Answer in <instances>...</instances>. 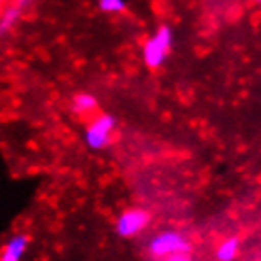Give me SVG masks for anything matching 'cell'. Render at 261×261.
I'll list each match as a JSON object with an SVG mask.
<instances>
[{
  "label": "cell",
  "mask_w": 261,
  "mask_h": 261,
  "mask_svg": "<svg viewBox=\"0 0 261 261\" xmlns=\"http://www.w3.org/2000/svg\"><path fill=\"white\" fill-rule=\"evenodd\" d=\"M148 254L151 259H163L172 254H191V241L178 229H167L151 237Z\"/></svg>",
  "instance_id": "obj_2"
},
{
  "label": "cell",
  "mask_w": 261,
  "mask_h": 261,
  "mask_svg": "<svg viewBox=\"0 0 261 261\" xmlns=\"http://www.w3.org/2000/svg\"><path fill=\"white\" fill-rule=\"evenodd\" d=\"M161 261H191V255L190 254H172V255L163 257Z\"/></svg>",
  "instance_id": "obj_10"
},
{
  "label": "cell",
  "mask_w": 261,
  "mask_h": 261,
  "mask_svg": "<svg viewBox=\"0 0 261 261\" xmlns=\"http://www.w3.org/2000/svg\"><path fill=\"white\" fill-rule=\"evenodd\" d=\"M118 129V121L112 114H98L85 125L84 142L91 151H102L114 140V133Z\"/></svg>",
  "instance_id": "obj_3"
},
{
  "label": "cell",
  "mask_w": 261,
  "mask_h": 261,
  "mask_svg": "<svg viewBox=\"0 0 261 261\" xmlns=\"http://www.w3.org/2000/svg\"><path fill=\"white\" fill-rule=\"evenodd\" d=\"M8 4H10V0H0V12H2V10L8 6Z\"/></svg>",
  "instance_id": "obj_12"
},
{
  "label": "cell",
  "mask_w": 261,
  "mask_h": 261,
  "mask_svg": "<svg viewBox=\"0 0 261 261\" xmlns=\"http://www.w3.org/2000/svg\"><path fill=\"white\" fill-rule=\"evenodd\" d=\"M70 110L74 112L76 116H84V118H87V116H93V114L98 110V100L95 95H91V93L80 91L72 97Z\"/></svg>",
  "instance_id": "obj_6"
},
{
  "label": "cell",
  "mask_w": 261,
  "mask_h": 261,
  "mask_svg": "<svg viewBox=\"0 0 261 261\" xmlns=\"http://www.w3.org/2000/svg\"><path fill=\"white\" fill-rule=\"evenodd\" d=\"M97 8L106 15H119L127 10V0H95Z\"/></svg>",
  "instance_id": "obj_9"
},
{
  "label": "cell",
  "mask_w": 261,
  "mask_h": 261,
  "mask_svg": "<svg viewBox=\"0 0 261 261\" xmlns=\"http://www.w3.org/2000/svg\"><path fill=\"white\" fill-rule=\"evenodd\" d=\"M150 223H151L150 210L140 208V206H133V208L123 210L116 218L114 231L121 239H135V237L142 235L144 231L150 227Z\"/></svg>",
  "instance_id": "obj_4"
},
{
  "label": "cell",
  "mask_w": 261,
  "mask_h": 261,
  "mask_svg": "<svg viewBox=\"0 0 261 261\" xmlns=\"http://www.w3.org/2000/svg\"><path fill=\"white\" fill-rule=\"evenodd\" d=\"M12 4H15V6L21 8L23 12H27V10L34 4V0H12Z\"/></svg>",
  "instance_id": "obj_11"
},
{
  "label": "cell",
  "mask_w": 261,
  "mask_h": 261,
  "mask_svg": "<svg viewBox=\"0 0 261 261\" xmlns=\"http://www.w3.org/2000/svg\"><path fill=\"white\" fill-rule=\"evenodd\" d=\"M29 246H31V237L27 233H15L2 244L0 261H23Z\"/></svg>",
  "instance_id": "obj_5"
},
{
  "label": "cell",
  "mask_w": 261,
  "mask_h": 261,
  "mask_svg": "<svg viewBox=\"0 0 261 261\" xmlns=\"http://www.w3.org/2000/svg\"><path fill=\"white\" fill-rule=\"evenodd\" d=\"M254 2H257V4H261V0H254Z\"/></svg>",
  "instance_id": "obj_13"
},
{
  "label": "cell",
  "mask_w": 261,
  "mask_h": 261,
  "mask_svg": "<svg viewBox=\"0 0 261 261\" xmlns=\"http://www.w3.org/2000/svg\"><path fill=\"white\" fill-rule=\"evenodd\" d=\"M23 10L17 8L15 4H8L2 12H0V38H4L8 34H12L15 31V27L19 25L23 19Z\"/></svg>",
  "instance_id": "obj_7"
},
{
  "label": "cell",
  "mask_w": 261,
  "mask_h": 261,
  "mask_svg": "<svg viewBox=\"0 0 261 261\" xmlns=\"http://www.w3.org/2000/svg\"><path fill=\"white\" fill-rule=\"evenodd\" d=\"M241 252V239L239 237H229L220 242L216 250V259L218 261H235Z\"/></svg>",
  "instance_id": "obj_8"
},
{
  "label": "cell",
  "mask_w": 261,
  "mask_h": 261,
  "mask_svg": "<svg viewBox=\"0 0 261 261\" xmlns=\"http://www.w3.org/2000/svg\"><path fill=\"white\" fill-rule=\"evenodd\" d=\"M174 42V31L169 25H159L142 44V61L150 70H159L167 63Z\"/></svg>",
  "instance_id": "obj_1"
}]
</instances>
